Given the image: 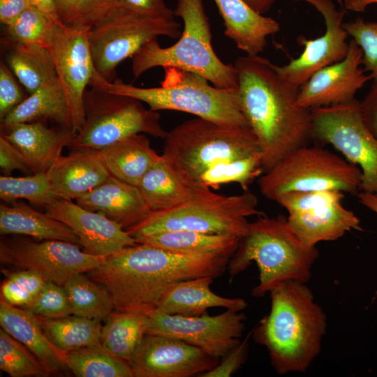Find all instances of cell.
I'll use <instances>...</instances> for the list:
<instances>
[{"instance_id":"6da1fadb","label":"cell","mask_w":377,"mask_h":377,"mask_svg":"<svg viewBox=\"0 0 377 377\" xmlns=\"http://www.w3.org/2000/svg\"><path fill=\"white\" fill-rule=\"evenodd\" d=\"M234 65L241 106L258 140L266 172L313 139L311 110L299 104L300 88L288 83L269 59L246 55Z\"/></svg>"},{"instance_id":"ab89813d","label":"cell","mask_w":377,"mask_h":377,"mask_svg":"<svg viewBox=\"0 0 377 377\" xmlns=\"http://www.w3.org/2000/svg\"><path fill=\"white\" fill-rule=\"evenodd\" d=\"M54 21L34 6L5 26L11 43L36 44L47 47Z\"/></svg>"},{"instance_id":"b9f144b4","label":"cell","mask_w":377,"mask_h":377,"mask_svg":"<svg viewBox=\"0 0 377 377\" xmlns=\"http://www.w3.org/2000/svg\"><path fill=\"white\" fill-rule=\"evenodd\" d=\"M342 25L362 50L363 70L377 82V22H366L359 17Z\"/></svg>"},{"instance_id":"30bf717a","label":"cell","mask_w":377,"mask_h":377,"mask_svg":"<svg viewBox=\"0 0 377 377\" xmlns=\"http://www.w3.org/2000/svg\"><path fill=\"white\" fill-rule=\"evenodd\" d=\"M84 124L69 147L98 150L136 133L164 139L160 115L140 101L92 87L84 94Z\"/></svg>"},{"instance_id":"ba28073f","label":"cell","mask_w":377,"mask_h":377,"mask_svg":"<svg viewBox=\"0 0 377 377\" xmlns=\"http://www.w3.org/2000/svg\"><path fill=\"white\" fill-rule=\"evenodd\" d=\"M261 214L257 196L249 189L229 196L214 193L170 209L151 212L126 231L134 238L167 231L193 230L242 239L248 232V217Z\"/></svg>"},{"instance_id":"4fadbf2b","label":"cell","mask_w":377,"mask_h":377,"mask_svg":"<svg viewBox=\"0 0 377 377\" xmlns=\"http://www.w3.org/2000/svg\"><path fill=\"white\" fill-rule=\"evenodd\" d=\"M89 29L61 20L54 22L46 47L52 57L75 133L84 124V94L95 73L89 47Z\"/></svg>"},{"instance_id":"d590c367","label":"cell","mask_w":377,"mask_h":377,"mask_svg":"<svg viewBox=\"0 0 377 377\" xmlns=\"http://www.w3.org/2000/svg\"><path fill=\"white\" fill-rule=\"evenodd\" d=\"M84 273L76 274L63 285L75 316L102 320L114 306L108 292Z\"/></svg>"},{"instance_id":"836d02e7","label":"cell","mask_w":377,"mask_h":377,"mask_svg":"<svg viewBox=\"0 0 377 377\" xmlns=\"http://www.w3.org/2000/svg\"><path fill=\"white\" fill-rule=\"evenodd\" d=\"M38 318L50 341L64 353L101 344V320L75 315Z\"/></svg>"},{"instance_id":"484cf974","label":"cell","mask_w":377,"mask_h":377,"mask_svg":"<svg viewBox=\"0 0 377 377\" xmlns=\"http://www.w3.org/2000/svg\"><path fill=\"white\" fill-rule=\"evenodd\" d=\"M0 324L36 356L49 374L67 367L65 353L50 341L37 316L1 299Z\"/></svg>"},{"instance_id":"9c48e42d","label":"cell","mask_w":377,"mask_h":377,"mask_svg":"<svg viewBox=\"0 0 377 377\" xmlns=\"http://www.w3.org/2000/svg\"><path fill=\"white\" fill-rule=\"evenodd\" d=\"M361 170L346 158L319 147H299L258 179L261 193L275 201L292 191L339 190L357 194Z\"/></svg>"},{"instance_id":"db71d44e","label":"cell","mask_w":377,"mask_h":377,"mask_svg":"<svg viewBox=\"0 0 377 377\" xmlns=\"http://www.w3.org/2000/svg\"><path fill=\"white\" fill-rule=\"evenodd\" d=\"M29 1L32 6L39 9L42 13H43L45 15H47L53 21L57 22L58 20H61L57 13L55 0Z\"/></svg>"},{"instance_id":"3957f363","label":"cell","mask_w":377,"mask_h":377,"mask_svg":"<svg viewBox=\"0 0 377 377\" xmlns=\"http://www.w3.org/2000/svg\"><path fill=\"white\" fill-rule=\"evenodd\" d=\"M271 306L252 332L280 375L304 373L321 351L327 316L306 283L286 281L270 292Z\"/></svg>"},{"instance_id":"52a82bcc","label":"cell","mask_w":377,"mask_h":377,"mask_svg":"<svg viewBox=\"0 0 377 377\" xmlns=\"http://www.w3.org/2000/svg\"><path fill=\"white\" fill-rule=\"evenodd\" d=\"M164 139L161 156L198 182L206 170L219 163L252 155L261 156L258 140L250 127L199 117L179 124Z\"/></svg>"},{"instance_id":"44dd1931","label":"cell","mask_w":377,"mask_h":377,"mask_svg":"<svg viewBox=\"0 0 377 377\" xmlns=\"http://www.w3.org/2000/svg\"><path fill=\"white\" fill-rule=\"evenodd\" d=\"M1 135L17 148L30 172L35 174L46 172L76 133L71 128L34 121L15 124Z\"/></svg>"},{"instance_id":"bcb514c9","label":"cell","mask_w":377,"mask_h":377,"mask_svg":"<svg viewBox=\"0 0 377 377\" xmlns=\"http://www.w3.org/2000/svg\"><path fill=\"white\" fill-rule=\"evenodd\" d=\"M116 2L117 0H79L71 24L91 27L105 16Z\"/></svg>"},{"instance_id":"f5cc1de1","label":"cell","mask_w":377,"mask_h":377,"mask_svg":"<svg viewBox=\"0 0 377 377\" xmlns=\"http://www.w3.org/2000/svg\"><path fill=\"white\" fill-rule=\"evenodd\" d=\"M79 0H55L59 19L71 24L75 13Z\"/></svg>"},{"instance_id":"d6a6232c","label":"cell","mask_w":377,"mask_h":377,"mask_svg":"<svg viewBox=\"0 0 377 377\" xmlns=\"http://www.w3.org/2000/svg\"><path fill=\"white\" fill-rule=\"evenodd\" d=\"M117 311L106 318L101 328V343L128 362L147 334L148 316L140 312Z\"/></svg>"},{"instance_id":"c3c4849f","label":"cell","mask_w":377,"mask_h":377,"mask_svg":"<svg viewBox=\"0 0 377 377\" xmlns=\"http://www.w3.org/2000/svg\"><path fill=\"white\" fill-rule=\"evenodd\" d=\"M116 5L133 13L156 18H174L164 0H117Z\"/></svg>"},{"instance_id":"8d00e7d4","label":"cell","mask_w":377,"mask_h":377,"mask_svg":"<svg viewBox=\"0 0 377 377\" xmlns=\"http://www.w3.org/2000/svg\"><path fill=\"white\" fill-rule=\"evenodd\" d=\"M263 172L261 156L257 154L219 163L206 170L198 180L209 188H216L222 184L237 183L246 190Z\"/></svg>"},{"instance_id":"5bb4252c","label":"cell","mask_w":377,"mask_h":377,"mask_svg":"<svg viewBox=\"0 0 377 377\" xmlns=\"http://www.w3.org/2000/svg\"><path fill=\"white\" fill-rule=\"evenodd\" d=\"M147 334L173 337L196 346L215 358L223 357L241 341L246 316L227 309L216 316L170 315L158 311L147 314Z\"/></svg>"},{"instance_id":"d6986e66","label":"cell","mask_w":377,"mask_h":377,"mask_svg":"<svg viewBox=\"0 0 377 377\" xmlns=\"http://www.w3.org/2000/svg\"><path fill=\"white\" fill-rule=\"evenodd\" d=\"M45 213L70 228L84 251L105 258L137 244L121 225L104 214L89 210L72 200L57 198L44 206Z\"/></svg>"},{"instance_id":"681fc988","label":"cell","mask_w":377,"mask_h":377,"mask_svg":"<svg viewBox=\"0 0 377 377\" xmlns=\"http://www.w3.org/2000/svg\"><path fill=\"white\" fill-rule=\"evenodd\" d=\"M0 168L6 176H9L15 170L24 173L30 172L20 151L2 135L0 137Z\"/></svg>"},{"instance_id":"7c38bea8","label":"cell","mask_w":377,"mask_h":377,"mask_svg":"<svg viewBox=\"0 0 377 377\" xmlns=\"http://www.w3.org/2000/svg\"><path fill=\"white\" fill-rule=\"evenodd\" d=\"M313 138L332 145L361 170L360 191L377 195V138L362 117L360 101L311 109Z\"/></svg>"},{"instance_id":"816d5d0a","label":"cell","mask_w":377,"mask_h":377,"mask_svg":"<svg viewBox=\"0 0 377 377\" xmlns=\"http://www.w3.org/2000/svg\"><path fill=\"white\" fill-rule=\"evenodd\" d=\"M31 6L29 0H0L1 22L8 25Z\"/></svg>"},{"instance_id":"9a60e30c","label":"cell","mask_w":377,"mask_h":377,"mask_svg":"<svg viewBox=\"0 0 377 377\" xmlns=\"http://www.w3.org/2000/svg\"><path fill=\"white\" fill-rule=\"evenodd\" d=\"M103 259L81 251L77 244L59 240L34 242L15 239L0 244L1 263L34 271L46 281L62 286L76 274L94 270Z\"/></svg>"},{"instance_id":"7402d4cb","label":"cell","mask_w":377,"mask_h":377,"mask_svg":"<svg viewBox=\"0 0 377 377\" xmlns=\"http://www.w3.org/2000/svg\"><path fill=\"white\" fill-rule=\"evenodd\" d=\"M75 202L104 214L126 230L144 221L152 212L138 186L112 175Z\"/></svg>"},{"instance_id":"f1b7e54d","label":"cell","mask_w":377,"mask_h":377,"mask_svg":"<svg viewBox=\"0 0 377 377\" xmlns=\"http://www.w3.org/2000/svg\"><path fill=\"white\" fill-rule=\"evenodd\" d=\"M45 120L73 130L66 98L57 77L29 94L1 121V128L3 133L17 124Z\"/></svg>"},{"instance_id":"f6af8a7d","label":"cell","mask_w":377,"mask_h":377,"mask_svg":"<svg viewBox=\"0 0 377 377\" xmlns=\"http://www.w3.org/2000/svg\"><path fill=\"white\" fill-rule=\"evenodd\" d=\"M27 96L24 94L20 82L10 68L4 63L0 65V120L20 103Z\"/></svg>"},{"instance_id":"6f0895ef","label":"cell","mask_w":377,"mask_h":377,"mask_svg":"<svg viewBox=\"0 0 377 377\" xmlns=\"http://www.w3.org/2000/svg\"><path fill=\"white\" fill-rule=\"evenodd\" d=\"M357 196L362 205L377 214V195L361 191L357 194Z\"/></svg>"},{"instance_id":"9f6ffc18","label":"cell","mask_w":377,"mask_h":377,"mask_svg":"<svg viewBox=\"0 0 377 377\" xmlns=\"http://www.w3.org/2000/svg\"><path fill=\"white\" fill-rule=\"evenodd\" d=\"M253 9L260 14L267 13L277 0H244ZM341 3V0H337Z\"/></svg>"},{"instance_id":"cb8c5ba5","label":"cell","mask_w":377,"mask_h":377,"mask_svg":"<svg viewBox=\"0 0 377 377\" xmlns=\"http://www.w3.org/2000/svg\"><path fill=\"white\" fill-rule=\"evenodd\" d=\"M214 279L203 276L179 281L170 284L163 291L156 311L184 316H198L207 309L223 307L242 311L247 303L242 298L221 296L211 290Z\"/></svg>"},{"instance_id":"83f0119b","label":"cell","mask_w":377,"mask_h":377,"mask_svg":"<svg viewBox=\"0 0 377 377\" xmlns=\"http://www.w3.org/2000/svg\"><path fill=\"white\" fill-rule=\"evenodd\" d=\"M97 151L110 175L136 186L161 157L144 133L131 135Z\"/></svg>"},{"instance_id":"7a4b0ae2","label":"cell","mask_w":377,"mask_h":377,"mask_svg":"<svg viewBox=\"0 0 377 377\" xmlns=\"http://www.w3.org/2000/svg\"><path fill=\"white\" fill-rule=\"evenodd\" d=\"M229 258L214 254H181L137 243L104 258L88 272L109 293L119 311L148 314L157 308L165 289L190 279H216L226 271Z\"/></svg>"},{"instance_id":"4dcf8cb0","label":"cell","mask_w":377,"mask_h":377,"mask_svg":"<svg viewBox=\"0 0 377 377\" xmlns=\"http://www.w3.org/2000/svg\"><path fill=\"white\" fill-rule=\"evenodd\" d=\"M144 244L181 254H214L230 258L237 250L242 239L226 235L175 230L157 232L135 237Z\"/></svg>"},{"instance_id":"2e32d148","label":"cell","mask_w":377,"mask_h":377,"mask_svg":"<svg viewBox=\"0 0 377 377\" xmlns=\"http://www.w3.org/2000/svg\"><path fill=\"white\" fill-rule=\"evenodd\" d=\"M313 6L323 16L325 33L313 39L304 36L297 42L304 47L301 54L283 66L275 65L277 72L290 84L300 88L317 71L343 59L348 51L349 36L343 27L344 10H338L332 0H295Z\"/></svg>"},{"instance_id":"1f68e13d","label":"cell","mask_w":377,"mask_h":377,"mask_svg":"<svg viewBox=\"0 0 377 377\" xmlns=\"http://www.w3.org/2000/svg\"><path fill=\"white\" fill-rule=\"evenodd\" d=\"M11 44L6 58L8 66L29 94L57 77L52 57L46 47L29 43Z\"/></svg>"},{"instance_id":"8992f818","label":"cell","mask_w":377,"mask_h":377,"mask_svg":"<svg viewBox=\"0 0 377 377\" xmlns=\"http://www.w3.org/2000/svg\"><path fill=\"white\" fill-rule=\"evenodd\" d=\"M174 15L184 23L179 40L166 47L160 45L157 38L143 45L131 57L134 78L154 67H175L200 75L215 87L237 89L235 65L225 64L214 51L202 0H177Z\"/></svg>"},{"instance_id":"277c9868","label":"cell","mask_w":377,"mask_h":377,"mask_svg":"<svg viewBox=\"0 0 377 377\" xmlns=\"http://www.w3.org/2000/svg\"><path fill=\"white\" fill-rule=\"evenodd\" d=\"M318 258L316 247L306 244L293 230L287 218L262 216L249 222L247 235L230 258L227 271L232 279L255 262L259 283L251 294L262 297L286 281L306 283Z\"/></svg>"},{"instance_id":"7bdbcfd3","label":"cell","mask_w":377,"mask_h":377,"mask_svg":"<svg viewBox=\"0 0 377 377\" xmlns=\"http://www.w3.org/2000/svg\"><path fill=\"white\" fill-rule=\"evenodd\" d=\"M23 309L47 318H60L72 314L71 303L64 286L49 281L33 302Z\"/></svg>"},{"instance_id":"7dc6e473","label":"cell","mask_w":377,"mask_h":377,"mask_svg":"<svg viewBox=\"0 0 377 377\" xmlns=\"http://www.w3.org/2000/svg\"><path fill=\"white\" fill-rule=\"evenodd\" d=\"M247 336L232 348L223 357L221 362L212 369L200 375V377H230L237 372L244 364L249 353Z\"/></svg>"},{"instance_id":"8fae6325","label":"cell","mask_w":377,"mask_h":377,"mask_svg":"<svg viewBox=\"0 0 377 377\" xmlns=\"http://www.w3.org/2000/svg\"><path fill=\"white\" fill-rule=\"evenodd\" d=\"M180 24L174 18L140 15L115 5L89 29V47L96 75L112 82L116 68L149 40L158 36L180 37Z\"/></svg>"},{"instance_id":"e0dca14e","label":"cell","mask_w":377,"mask_h":377,"mask_svg":"<svg viewBox=\"0 0 377 377\" xmlns=\"http://www.w3.org/2000/svg\"><path fill=\"white\" fill-rule=\"evenodd\" d=\"M219 360L180 339L147 334L128 363L134 377H190L214 369Z\"/></svg>"},{"instance_id":"74e56055","label":"cell","mask_w":377,"mask_h":377,"mask_svg":"<svg viewBox=\"0 0 377 377\" xmlns=\"http://www.w3.org/2000/svg\"><path fill=\"white\" fill-rule=\"evenodd\" d=\"M0 198L8 202L25 199L44 207L59 198L53 190L47 173L39 172L27 177L1 176Z\"/></svg>"},{"instance_id":"4316f807","label":"cell","mask_w":377,"mask_h":377,"mask_svg":"<svg viewBox=\"0 0 377 377\" xmlns=\"http://www.w3.org/2000/svg\"><path fill=\"white\" fill-rule=\"evenodd\" d=\"M288 222L307 245L334 241L353 230H362L359 218L341 201L306 212L288 214Z\"/></svg>"},{"instance_id":"ffe728a7","label":"cell","mask_w":377,"mask_h":377,"mask_svg":"<svg viewBox=\"0 0 377 377\" xmlns=\"http://www.w3.org/2000/svg\"><path fill=\"white\" fill-rule=\"evenodd\" d=\"M152 212L170 209L214 193L173 166L161 155L138 186Z\"/></svg>"},{"instance_id":"11a10c76","label":"cell","mask_w":377,"mask_h":377,"mask_svg":"<svg viewBox=\"0 0 377 377\" xmlns=\"http://www.w3.org/2000/svg\"><path fill=\"white\" fill-rule=\"evenodd\" d=\"M377 4V0H344V8L353 12H364L369 5Z\"/></svg>"},{"instance_id":"f546056e","label":"cell","mask_w":377,"mask_h":377,"mask_svg":"<svg viewBox=\"0 0 377 377\" xmlns=\"http://www.w3.org/2000/svg\"><path fill=\"white\" fill-rule=\"evenodd\" d=\"M0 232L1 235H24L80 245L78 237L66 225L22 201H14L11 206L1 205Z\"/></svg>"},{"instance_id":"ac0fdd59","label":"cell","mask_w":377,"mask_h":377,"mask_svg":"<svg viewBox=\"0 0 377 377\" xmlns=\"http://www.w3.org/2000/svg\"><path fill=\"white\" fill-rule=\"evenodd\" d=\"M362 52L353 39L346 57L316 71L299 89L298 103L310 110L355 99L356 92L372 80L360 67Z\"/></svg>"},{"instance_id":"f907efd6","label":"cell","mask_w":377,"mask_h":377,"mask_svg":"<svg viewBox=\"0 0 377 377\" xmlns=\"http://www.w3.org/2000/svg\"><path fill=\"white\" fill-rule=\"evenodd\" d=\"M362 117L367 128L377 138V82H374L362 101Z\"/></svg>"},{"instance_id":"e575fe53","label":"cell","mask_w":377,"mask_h":377,"mask_svg":"<svg viewBox=\"0 0 377 377\" xmlns=\"http://www.w3.org/2000/svg\"><path fill=\"white\" fill-rule=\"evenodd\" d=\"M65 363L78 377H134L128 363L101 343L65 353Z\"/></svg>"},{"instance_id":"5b68a950","label":"cell","mask_w":377,"mask_h":377,"mask_svg":"<svg viewBox=\"0 0 377 377\" xmlns=\"http://www.w3.org/2000/svg\"><path fill=\"white\" fill-rule=\"evenodd\" d=\"M163 69L160 87H138L119 78L108 82L99 77H94L90 84L136 98L152 111H180L223 124L250 127L237 89L215 87L200 75L175 67Z\"/></svg>"},{"instance_id":"f35d334b","label":"cell","mask_w":377,"mask_h":377,"mask_svg":"<svg viewBox=\"0 0 377 377\" xmlns=\"http://www.w3.org/2000/svg\"><path fill=\"white\" fill-rule=\"evenodd\" d=\"M0 369L12 377L50 375L36 356L3 328L0 330Z\"/></svg>"},{"instance_id":"60d3db41","label":"cell","mask_w":377,"mask_h":377,"mask_svg":"<svg viewBox=\"0 0 377 377\" xmlns=\"http://www.w3.org/2000/svg\"><path fill=\"white\" fill-rule=\"evenodd\" d=\"M3 272L6 278L1 285V299L21 308L33 302L47 281L40 274L29 269L3 270Z\"/></svg>"},{"instance_id":"ee69618b","label":"cell","mask_w":377,"mask_h":377,"mask_svg":"<svg viewBox=\"0 0 377 377\" xmlns=\"http://www.w3.org/2000/svg\"><path fill=\"white\" fill-rule=\"evenodd\" d=\"M343 192L339 190L292 191L276 198L275 202L288 214L306 212L342 201Z\"/></svg>"},{"instance_id":"d4e9b609","label":"cell","mask_w":377,"mask_h":377,"mask_svg":"<svg viewBox=\"0 0 377 377\" xmlns=\"http://www.w3.org/2000/svg\"><path fill=\"white\" fill-rule=\"evenodd\" d=\"M225 26V35L246 55L263 52L268 36L277 33L279 23L253 9L244 0H214Z\"/></svg>"},{"instance_id":"603a6c76","label":"cell","mask_w":377,"mask_h":377,"mask_svg":"<svg viewBox=\"0 0 377 377\" xmlns=\"http://www.w3.org/2000/svg\"><path fill=\"white\" fill-rule=\"evenodd\" d=\"M46 173L57 196L68 200L82 196L110 175L97 150L84 148L61 155Z\"/></svg>"}]
</instances>
